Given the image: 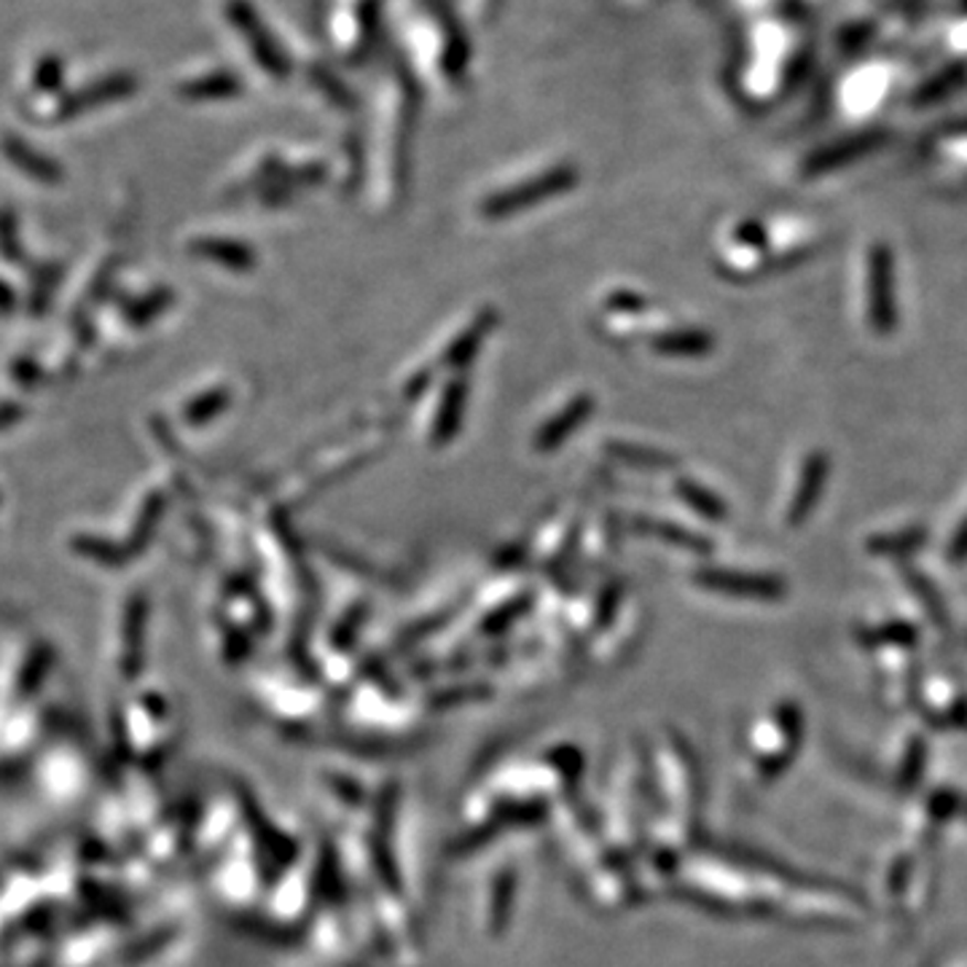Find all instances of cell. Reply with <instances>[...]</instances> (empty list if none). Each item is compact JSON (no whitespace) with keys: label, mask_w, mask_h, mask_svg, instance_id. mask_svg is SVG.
<instances>
[{"label":"cell","mask_w":967,"mask_h":967,"mask_svg":"<svg viewBox=\"0 0 967 967\" xmlns=\"http://www.w3.org/2000/svg\"><path fill=\"white\" fill-rule=\"evenodd\" d=\"M868 299H871V322L879 333H890L895 328V304H892V256L884 245H876L868 266Z\"/></svg>","instance_id":"cell-4"},{"label":"cell","mask_w":967,"mask_h":967,"mask_svg":"<svg viewBox=\"0 0 967 967\" xmlns=\"http://www.w3.org/2000/svg\"><path fill=\"white\" fill-rule=\"evenodd\" d=\"M240 78L229 76V73H210V76L185 81L178 92L185 100H221V97L240 95Z\"/></svg>","instance_id":"cell-8"},{"label":"cell","mask_w":967,"mask_h":967,"mask_svg":"<svg viewBox=\"0 0 967 967\" xmlns=\"http://www.w3.org/2000/svg\"><path fill=\"white\" fill-rule=\"evenodd\" d=\"M573 183H575V172L570 170V167H556V170H551L549 176L532 178V181L513 185V189L503 191V194L492 196L481 210L487 219H506V215H511L513 210L532 208V204L562 194V191L570 189Z\"/></svg>","instance_id":"cell-1"},{"label":"cell","mask_w":967,"mask_h":967,"mask_svg":"<svg viewBox=\"0 0 967 967\" xmlns=\"http://www.w3.org/2000/svg\"><path fill=\"white\" fill-rule=\"evenodd\" d=\"M656 347H659L661 352H672V355H697V352H704L710 342H706V337L702 333H693V331H680V333H665V337L656 339Z\"/></svg>","instance_id":"cell-11"},{"label":"cell","mask_w":967,"mask_h":967,"mask_svg":"<svg viewBox=\"0 0 967 967\" xmlns=\"http://www.w3.org/2000/svg\"><path fill=\"white\" fill-rule=\"evenodd\" d=\"M678 489H680V498H683L691 508H697V511L702 513V517H706V519H723V513H725L723 503H721V500L712 498V495H706L702 487H697V484H693V481H680Z\"/></svg>","instance_id":"cell-12"},{"label":"cell","mask_w":967,"mask_h":967,"mask_svg":"<svg viewBox=\"0 0 967 967\" xmlns=\"http://www.w3.org/2000/svg\"><path fill=\"white\" fill-rule=\"evenodd\" d=\"M699 581L704 586L721 588V592H734V594H758V597H772L779 592V584L772 578H758V575H745V573H723V570H706L699 573Z\"/></svg>","instance_id":"cell-7"},{"label":"cell","mask_w":967,"mask_h":967,"mask_svg":"<svg viewBox=\"0 0 967 967\" xmlns=\"http://www.w3.org/2000/svg\"><path fill=\"white\" fill-rule=\"evenodd\" d=\"M826 479H828V457L817 451V455H811L804 465L801 484H798L796 498H793V506H790V513H787V517H790V524H801L804 519L809 517V511L815 508L817 500H820L822 484H826Z\"/></svg>","instance_id":"cell-5"},{"label":"cell","mask_w":967,"mask_h":967,"mask_svg":"<svg viewBox=\"0 0 967 967\" xmlns=\"http://www.w3.org/2000/svg\"><path fill=\"white\" fill-rule=\"evenodd\" d=\"M20 419V408L11 406V403H6V406H0V431H3L6 425L17 423Z\"/></svg>","instance_id":"cell-17"},{"label":"cell","mask_w":967,"mask_h":967,"mask_svg":"<svg viewBox=\"0 0 967 967\" xmlns=\"http://www.w3.org/2000/svg\"><path fill=\"white\" fill-rule=\"evenodd\" d=\"M3 153L11 164L20 167L24 176L35 178V181L41 183L62 181V170L57 161L43 157V153L35 151V148L30 146V142H24L22 138H11L9 135V138L3 140Z\"/></svg>","instance_id":"cell-6"},{"label":"cell","mask_w":967,"mask_h":967,"mask_svg":"<svg viewBox=\"0 0 967 967\" xmlns=\"http://www.w3.org/2000/svg\"><path fill=\"white\" fill-rule=\"evenodd\" d=\"M588 412H592V401H588V399L575 401L573 406H567V412L560 414V417H554L549 425L543 427L541 438H538V446H541V449H551V446L562 444L564 438H567L570 433H573L575 425L584 423Z\"/></svg>","instance_id":"cell-10"},{"label":"cell","mask_w":967,"mask_h":967,"mask_svg":"<svg viewBox=\"0 0 967 967\" xmlns=\"http://www.w3.org/2000/svg\"><path fill=\"white\" fill-rule=\"evenodd\" d=\"M948 560H952L954 564L967 560V519H965V524L957 530V535H954L952 545H948Z\"/></svg>","instance_id":"cell-16"},{"label":"cell","mask_w":967,"mask_h":967,"mask_svg":"<svg viewBox=\"0 0 967 967\" xmlns=\"http://www.w3.org/2000/svg\"><path fill=\"white\" fill-rule=\"evenodd\" d=\"M223 406H226V393H208L202 401L191 403V412L185 417H189V423H208Z\"/></svg>","instance_id":"cell-15"},{"label":"cell","mask_w":967,"mask_h":967,"mask_svg":"<svg viewBox=\"0 0 967 967\" xmlns=\"http://www.w3.org/2000/svg\"><path fill=\"white\" fill-rule=\"evenodd\" d=\"M135 92H138V76H132V73H110V76L92 81V84L62 97V103L57 105V119H76V116L89 114V110L103 108L108 103H119L124 97L135 95Z\"/></svg>","instance_id":"cell-3"},{"label":"cell","mask_w":967,"mask_h":967,"mask_svg":"<svg viewBox=\"0 0 967 967\" xmlns=\"http://www.w3.org/2000/svg\"><path fill=\"white\" fill-rule=\"evenodd\" d=\"M76 549L81 551V554L95 556L97 562H105V564H121L124 562L116 545H110L105 541H95V538H78Z\"/></svg>","instance_id":"cell-14"},{"label":"cell","mask_w":967,"mask_h":967,"mask_svg":"<svg viewBox=\"0 0 967 967\" xmlns=\"http://www.w3.org/2000/svg\"><path fill=\"white\" fill-rule=\"evenodd\" d=\"M226 17L234 24V30H240L242 39L251 46L253 57L258 60V65L264 67L272 76H285L288 73V57L283 54V49L277 46L275 39L269 35V30L264 28L262 17L253 11V6L247 0H229L226 3Z\"/></svg>","instance_id":"cell-2"},{"label":"cell","mask_w":967,"mask_h":967,"mask_svg":"<svg viewBox=\"0 0 967 967\" xmlns=\"http://www.w3.org/2000/svg\"><path fill=\"white\" fill-rule=\"evenodd\" d=\"M33 84L39 92H57L65 84V62L57 54H46L39 60L33 73Z\"/></svg>","instance_id":"cell-13"},{"label":"cell","mask_w":967,"mask_h":967,"mask_svg":"<svg viewBox=\"0 0 967 967\" xmlns=\"http://www.w3.org/2000/svg\"><path fill=\"white\" fill-rule=\"evenodd\" d=\"M191 251L200 253L208 262H219L229 269H247L253 266V253L245 245L232 240H202L191 245Z\"/></svg>","instance_id":"cell-9"}]
</instances>
